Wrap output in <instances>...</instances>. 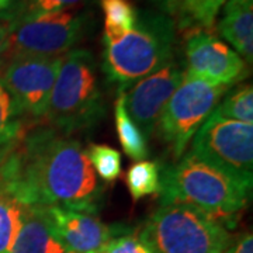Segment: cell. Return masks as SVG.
Returning a JSON list of instances; mask_svg holds the SVG:
<instances>
[{
  "instance_id": "cell-1",
  "label": "cell",
  "mask_w": 253,
  "mask_h": 253,
  "mask_svg": "<svg viewBox=\"0 0 253 253\" xmlns=\"http://www.w3.org/2000/svg\"><path fill=\"white\" fill-rule=\"evenodd\" d=\"M0 186L24 206L97 214L104 187L79 141L31 126L0 161Z\"/></svg>"
},
{
  "instance_id": "cell-2",
  "label": "cell",
  "mask_w": 253,
  "mask_h": 253,
  "mask_svg": "<svg viewBox=\"0 0 253 253\" xmlns=\"http://www.w3.org/2000/svg\"><path fill=\"white\" fill-rule=\"evenodd\" d=\"M251 190L191 151L177 162L161 168V204H187L217 219L234 225L246 207Z\"/></svg>"
},
{
  "instance_id": "cell-3",
  "label": "cell",
  "mask_w": 253,
  "mask_h": 253,
  "mask_svg": "<svg viewBox=\"0 0 253 253\" xmlns=\"http://www.w3.org/2000/svg\"><path fill=\"white\" fill-rule=\"evenodd\" d=\"M176 42L172 18L156 10H141L135 27L126 36L117 42L104 44L103 72L118 90H126L172 61Z\"/></svg>"
},
{
  "instance_id": "cell-4",
  "label": "cell",
  "mask_w": 253,
  "mask_h": 253,
  "mask_svg": "<svg viewBox=\"0 0 253 253\" xmlns=\"http://www.w3.org/2000/svg\"><path fill=\"white\" fill-rule=\"evenodd\" d=\"M104 116L106 103L93 54L87 49L66 52L44 121L65 135H72L96 126Z\"/></svg>"
},
{
  "instance_id": "cell-5",
  "label": "cell",
  "mask_w": 253,
  "mask_h": 253,
  "mask_svg": "<svg viewBox=\"0 0 253 253\" xmlns=\"http://www.w3.org/2000/svg\"><path fill=\"white\" fill-rule=\"evenodd\" d=\"M138 239L151 253H222L231 235L217 219L187 204H161L145 221Z\"/></svg>"
},
{
  "instance_id": "cell-6",
  "label": "cell",
  "mask_w": 253,
  "mask_h": 253,
  "mask_svg": "<svg viewBox=\"0 0 253 253\" xmlns=\"http://www.w3.org/2000/svg\"><path fill=\"white\" fill-rule=\"evenodd\" d=\"M226 90V87L200 81L184 72L180 86L166 103L156 126L174 159L184 154L190 141L211 116Z\"/></svg>"
},
{
  "instance_id": "cell-7",
  "label": "cell",
  "mask_w": 253,
  "mask_h": 253,
  "mask_svg": "<svg viewBox=\"0 0 253 253\" xmlns=\"http://www.w3.org/2000/svg\"><path fill=\"white\" fill-rule=\"evenodd\" d=\"M190 151L252 190L253 124L226 120L211 113L193 136Z\"/></svg>"
},
{
  "instance_id": "cell-8",
  "label": "cell",
  "mask_w": 253,
  "mask_h": 253,
  "mask_svg": "<svg viewBox=\"0 0 253 253\" xmlns=\"http://www.w3.org/2000/svg\"><path fill=\"white\" fill-rule=\"evenodd\" d=\"M84 26L86 16L69 10L46 14L28 21L7 23V58L14 55H65L81 40Z\"/></svg>"
},
{
  "instance_id": "cell-9",
  "label": "cell",
  "mask_w": 253,
  "mask_h": 253,
  "mask_svg": "<svg viewBox=\"0 0 253 253\" xmlns=\"http://www.w3.org/2000/svg\"><path fill=\"white\" fill-rule=\"evenodd\" d=\"M62 61L63 55H14L1 71L0 79L33 124L45 118Z\"/></svg>"
},
{
  "instance_id": "cell-10",
  "label": "cell",
  "mask_w": 253,
  "mask_h": 253,
  "mask_svg": "<svg viewBox=\"0 0 253 253\" xmlns=\"http://www.w3.org/2000/svg\"><path fill=\"white\" fill-rule=\"evenodd\" d=\"M186 73L215 86L232 87L248 78V63L207 30H191L186 40Z\"/></svg>"
},
{
  "instance_id": "cell-11",
  "label": "cell",
  "mask_w": 253,
  "mask_h": 253,
  "mask_svg": "<svg viewBox=\"0 0 253 253\" xmlns=\"http://www.w3.org/2000/svg\"><path fill=\"white\" fill-rule=\"evenodd\" d=\"M184 72L181 63L173 58L129 89L121 90L129 117L135 121L146 139L154 135L163 109L180 86Z\"/></svg>"
},
{
  "instance_id": "cell-12",
  "label": "cell",
  "mask_w": 253,
  "mask_h": 253,
  "mask_svg": "<svg viewBox=\"0 0 253 253\" xmlns=\"http://www.w3.org/2000/svg\"><path fill=\"white\" fill-rule=\"evenodd\" d=\"M52 229L71 253H97L114 238L126 234L123 225H109L96 214L46 207Z\"/></svg>"
},
{
  "instance_id": "cell-13",
  "label": "cell",
  "mask_w": 253,
  "mask_h": 253,
  "mask_svg": "<svg viewBox=\"0 0 253 253\" xmlns=\"http://www.w3.org/2000/svg\"><path fill=\"white\" fill-rule=\"evenodd\" d=\"M11 253H71L52 229L46 207L26 206Z\"/></svg>"
},
{
  "instance_id": "cell-14",
  "label": "cell",
  "mask_w": 253,
  "mask_h": 253,
  "mask_svg": "<svg viewBox=\"0 0 253 253\" xmlns=\"http://www.w3.org/2000/svg\"><path fill=\"white\" fill-rule=\"evenodd\" d=\"M253 4L225 7L218 33L238 51L246 63L253 61Z\"/></svg>"
},
{
  "instance_id": "cell-15",
  "label": "cell",
  "mask_w": 253,
  "mask_h": 253,
  "mask_svg": "<svg viewBox=\"0 0 253 253\" xmlns=\"http://www.w3.org/2000/svg\"><path fill=\"white\" fill-rule=\"evenodd\" d=\"M28 123L31 121L0 79V161L31 126H27Z\"/></svg>"
},
{
  "instance_id": "cell-16",
  "label": "cell",
  "mask_w": 253,
  "mask_h": 253,
  "mask_svg": "<svg viewBox=\"0 0 253 253\" xmlns=\"http://www.w3.org/2000/svg\"><path fill=\"white\" fill-rule=\"evenodd\" d=\"M114 118H116V129H117L118 141L131 159L145 161L148 158V139L145 138L135 121L129 117L124 103V93L118 90V97L114 104Z\"/></svg>"
},
{
  "instance_id": "cell-17",
  "label": "cell",
  "mask_w": 253,
  "mask_h": 253,
  "mask_svg": "<svg viewBox=\"0 0 253 253\" xmlns=\"http://www.w3.org/2000/svg\"><path fill=\"white\" fill-rule=\"evenodd\" d=\"M104 13V44H113L135 27L138 10L131 0H100Z\"/></svg>"
},
{
  "instance_id": "cell-18",
  "label": "cell",
  "mask_w": 253,
  "mask_h": 253,
  "mask_svg": "<svg viewBox=\"0 0 253 253\" xmlns=\"http://www.w3.org/2000/svg\"><path fill=\"white\" fill-rule=\"evenodd\" d=\"M226 0H183L177 17L174 20L179 30H207L214 27L219 10Z\"/></svg>"
},
{
  "instance_id": "cell-19",
  "label": "cell",
  "mask_w": 253,
  "mask_h": 253,
  "mask_svg": "<svg viewBox=\"0 0 253 253\" xmlns=\"http://www.w3.org/2000/svg\"><path fill=\"white\" fill-rule=\"evenodd\" d=\"M126 183L134 201L159 194L161 165L155 161H138L126 170Z\"/></svg>"
},
{
  "instance_id": "cell-20",
  "label": "cell",
  "mask_w": 253,
  "mask_h": 253,
  "mask_svg": "<svg viewBox=\"0 0 253 253\" xmlns=\"http://www.w3.org/2000/svg\"><path fill=\"white\" fill-rule=\"evenodd\" d=\"M26 206L0 186V253H11Z\"/></svg>"
},
{
  "instance_id": "cell-21",
  "label": "cell",
  "mask_w": 253,
  "mask_h": 253,
  "mask_svg": "<svg viewBox=\"0 0 253 253\" xmlns=\"http://www.w3.org/2000/svg\"><path fill=\"white\" fill-rule=\"evenodd\" d=\"M212 113L232 121L253 124V89L251 83L242 84L218 103Z\"/></svg>"
},
{
  "instance_id": "cell-22",
  "label": "cell",
  "mask_w": 253,
  "mask_h": 253,
  "mask_svg": "<svg viewBox=\"0 0 253 253\" xmlns=\"http://www.w3.org/2000/svg\"><path fill=\"white\" fill-rule=\"evenodd\" d=\"M86 156L94 173L106 183H114L123 172L121 154L106 144H90L86 149Z\"/></svg>"
},
{
  "instance_id": "cell-23",
  "label": "cell",
  "mask_w": 253,
  "mask_h": 253,
  "mask_svg": "<svg viewBox=\"0 0 253 253\" xmlns=\"http://www.w3.org/2000/svg\"><path fill=\"white\" fill-rule=\"evenodd\" d=\"M82 1L83 0H21L17 7L13 10V13L7 14V17L9 23L28 21L71 9Z\"/></svg>"
},
{
  "instance_id": "cell-24",
  "label": "cell",
  "mask_w": 253,
  "mask_h": 253,
  "mask_svg": "<svg viewBox=\"0 0 253 253\" xmlns=\"http://www.w3.org/2000/svg\"><path fill=\"white\" fill-rule=\"evenodd\" d=\"M97 253H151V251L136 236L124 234L111 239Z\"/></svg>"
},
{
  "instance_id": "cell-25",
  "label": "cell",
  "mask_w": 253,
  "mask_h": 253,
  "mask_svg": "<svg viewBox=\"0 0 253 253\" xmlns=\"http://www.w3.org/2000/svg\"><path fill=\"white\" fill-rule=\"evenodd\" d=\"M222 253H253L252 232H244L235 241H231Z\"/></svg>"
},
{
  "instance_id": "cell-26",
  "label": "cell",
  "mask_w": 253,
  "mask_h": 253,
  "mask_svg": "<svg viewBox=\"0 0 253 253\" xmlns=\"http://www.w3.org/2000/svg\"><path fill=\"white\" fill-rule=\"evenodd\" d=\"M148 1L154 6L156 11L169 16L174 21L180 11L183 0H148Z\"/></svg>"
},
{
  "instance_id": "cell-27",
  "label": "cell",
  "mask_w": 253,
  "mask_h": 253,
  "mask_svg": "<svg viewBox=\"0 0 253 253\" xmlns=\"http://www.w3.org/2000/svg\"><path fill=\"white\" fill-rule=\"evenodd\" d=\"M9 52V28L7 24H0V66Z\"/></svg>"
},
{
  "instance_id": "cell-28",
  "label": "cell",
  "mask_w": 253,
  "mask_h": 253,
  "mask_svg": "<svg viewBox=\"0 0 253 253\" xmlns=\"http://www.w3.org/2000/svg\"><path fill=\"white\" fill-rule=\"evenodd\" d=\"M251 4H253V0H226L225 7H241Z\"/></svg>"
},
{
  "instance_id": "cell-29",
  "label": "cell",
  "mask_w": 253,
  "mask_h": 253,
  "mask_svg": "<svg viewBox=\"0 0 253 253\" xmlns=\"http://www.w3.org/2000/svg\"><path fill=\"white\" fill-rule=\"evenodd\" d=\"M11 1H13V0H0V14H1L4 10L9 9Z\"/></svg>"
}]
</instances>
